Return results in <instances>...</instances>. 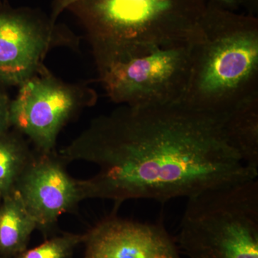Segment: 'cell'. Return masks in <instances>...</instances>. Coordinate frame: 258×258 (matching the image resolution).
Returning <instances> with one entry per match:
<instances>
[{
  "mask_svg": "<svg viewBox=\"0 0 258 258\" xmlns=\"http://www.w3.org/2000/svg\"><path fill=\"white\" fill-rule=\"evenodd\" d=\"M226 114L182 103L122 105L96 117L58 152L67 164H94V176L79 180L83 200L115 206L132 200L164 203L258 177L229 143Z\"/></svg>",
  "mask_w": 258,
  "mask_h": 258,
  "instance_id": "cell-1",
  "label": "cell"
},
{
  "mask_svg": "<svg viewBox=\"0 0 258 258\" xmlns=\"http://www.w3.org/2000/svg\"><path fill=\"white\" fill-rule=\"evenodd\" d=\"M258 92V19L207 3L191 42L189 79L181 103L225 114Z\"/></svg>",
  "mask_w": 258,
  "mask_h": 258,
  "instance_id": "cell-2",
  "label": "cell"
},
{
  "mask_svg": "<svg viewBox=\"0 0 258 258\" xmlns=\"http://www.w3.org/2000/svg\"><path fill=\"white\" fill-rule=\"evenodd\" d=\"M205 0H79L71 5L97 66L191 42Z\"/></svg>",
  "mask_w": 258,
  "mask_h": 258,
  "instance_id": "cell-3",
  "label": "cell"
},
{
  "mask_svg": "<svg viewBox=\"0 0 258 258\" xmlns=\"http://www.w3.org/2000/svg\"><path fill=\"white\" fill-rule=\"evenodd\" d=\"M186 258H258V179L187 199L176 238Z\"/></svg>",
  "mask_w": 258,
  "mask_h": 258,
  "instance_id": "cell-4",
  "label": "cell"
},
{
  "mask_svg": "<svg viewBox=\"0 0 258 258\" xmlns=\"http://www.w3.org/2000/svg\"><path fill=\"white\" fill-rule=\"evenodd\" d=\"M191 42L102 64L97 67L99 81L117 104L152 106L181 103L189 79Z\"/></svg>",
  "mask_w": 258,
  "mask_h": 258,
  "instance_id": "cell-5",
  "label": "cell"
},
{
  "mask_svg": "<svg viewBox=\"0 0 258 258\" xmlns=\"http://www.w3.org/2000/svg\"><path fill=\"white\" fill-rule=\"evenodd\" d=\"M97 99L92 88L64 82L44 66L19 86L18 95L10 103L11 127L37 152H55L62 128L84 108L94 106Z\"/></svg>",
  "mask_w": 258,
  "mask_h": 258,
  "instance_id": "cell-6",
  "label": "cell"
},
{
  "mask_svg": "<svg viewBox=\"0 0 258 258\" xmlns=\"http://www.w3.org/2000/svg\"><path fill=\"white\" fill-rule=\"evenodd\" d=\"M78 45L74 34L50 20L28 10L0 11V81L19 86L43 67L49 51Z\"/></svg>",
  "mask_w": 258,
  "mask_h": 258,
  "instance_id": "cell-7",
  "label": "cell"
},
{
  "mask_svg": "<svg viewBox=\"0 0 258 258\" xmlns=\"http://www.w3.org/2000/svg\"><path fill=\"white\" fill-rule=\"evenodd\" d=\"M67 164L57 151H36L15 185V191L45 239L56 235L60 217L84 200L79 179L68 172Z\"/></svg>",
  "mask_w": 258,
  "mask_h": 258,
  "instance_id": "cell-8",
  "label": "cell"
},
{
  "mask_svg": "<svg viewBox=\"0 0 258 258\" xmlns=\"http://www.w3.org/2000/svg\"><path fill=\"white\" fill-rule=\"evenodd\" d=\"M83 235V258H181L176 239L161 222L111 215Z\"/></svg>",
  "mask_w": 258,
  "mask_h": 258,
  "instance_id": "cell-9",
  "label": "cell"
},
{
  "mask_svg": "<svg viewBox=\"0 0 258 258\" xmlns=\"http://www.w3.org/2000/svg\"><path fill=\"white\" fill-rule=\"evenodd\" d=\"M224 129L244 165L258 172V92L231 108L226 115Z\"/></svg>",
  "mask_w": 258,
  "mask_h": 258,
  "instance_id": "cell-10",
  "label": "cell"
},
{
  "mask_svg": "<svg viewBox=\"0 0 258 258\" xmlns=\"http://www.w3.org/2000/svg\"><path fill=\"white\" fill-rule=\"evenodd\" d=\"M37 230L33 217L16 191L0 203V255L15 258L28 249L32 233Z\"/></svg>",
  "mask_w": 258,
  "mask_h": 258,
  "instance_id": "cell-11",
  "label": "cell"
},
{
  "mask_svg": "<svg viewBox=\"0 0 258 258\" xmlns=\"http://www.w3.org/2000/svg\"><path fill=\"white\" fill-rule=\"evenodd\" d=\"M36 150L18 131L0 134V198L14 191L22 173Z\"/></svg>",
  "mask_w": 258,
  "mask_h": 258,
  "instance_id": "cell-12",
  "label": "cell"
},
{
  "mask_svg": "<svg viewBox=\"0 0 258 258\" xmlns=\"http://www.w3.org/2000/svg\"><path fill=\"white\" fill-rule=\"evenodd\" d=\"M84 235L62 232L45 239L41 244L27 249L15 258H74L76 249L83 244Z\"/></svg>",
  "mask_w": 258,
  "mask_h": 258,
  "instance_id": "cell-13",
  "label": "cell"
},
{
  "mask_svg": "<svg viewBox=\"0 0 258 258\" xmlns=\"http://www.w3.org/2000/svg\"><path fill=\"white\" fill-rule=\"evenodd\" d=\"M10 103L8 97L0 91V134L5 133L11 127L10 123Z\"/></svg>",
  "mask_w": 258,
  "mask_h": 258,
  "instance_id": "cell-14",
  "label": "cell"
},
{
  "mask_svg": "<svg viewBox=\"0 0 258 258\" xmlns=\"http://www.w3.org/2000/svg\"><path fill=\"white\" fill-rule=\"evenodd\" d=\"M79 0H54L52 5V14L50 18L52 23L55 24L56 20L61 13L66 10H69L71 5H74Z\"/></svg>",
  "mask_w": 258,
  "mask_h": 258,
  "instance_id": "cell-15",
  "label": "cell"
},
{
  "mask_svg": "<svg viewBox=\"0 0 258 258\" xmlns=\"http://www.w3.org/2000/svg\"><path fill=\"white\" fill-rule=\"evenodd\" d=\"M207 3L224 8V9L236 12L241 6L240 0H205Z\"/></svg>",
  "mask_w": 258,
  "mask_h": 258,
  "instance_id": "cell-16",
  "label": "cell"
},
{
  "mask_svg": "<svg viewBox=\"0 0 258 258\" xmlns=\"http://www.w3.org/2000/svg\"><path fill=\"white\" fill-rule=\"evenodd\" d=\"M240 5L247 10L248 15L256 17L258 13V0H240Z\"/></svg>",
  "mask_w": 258,
  "mask_h": 258,
  "instance_id": "cell-17",
  "label": "cell"
},
{
  "mask_svg": "<svg viewBox=\"0 0 258 258\" xmlns=\"http://www.w3.org/2000/svg\"><path fill=\"white\" fill-rule=\"evenodd\" d=\"M0 258H6V257H3V256L0 255Z\"/></svg>",
  "mask_w": 258,
  "mask_h": 258,
  "instance_id": "cell-18",
  "label": "cell"
},
{
  "mask_svg": "<svg viewBox=\"0 0 258 258\" xmlns=\"http://www.w3.org/2000/svg\"><path fill=\"white\" fill-rule=\"evenodd\" d=\"M0 200H1V199H0Z\"/></svg>",
  "mask_w": 258,
  "mask_h": 258,
  "instance_id": "cell-19",
  "label": "cell"
}]
</instances>
